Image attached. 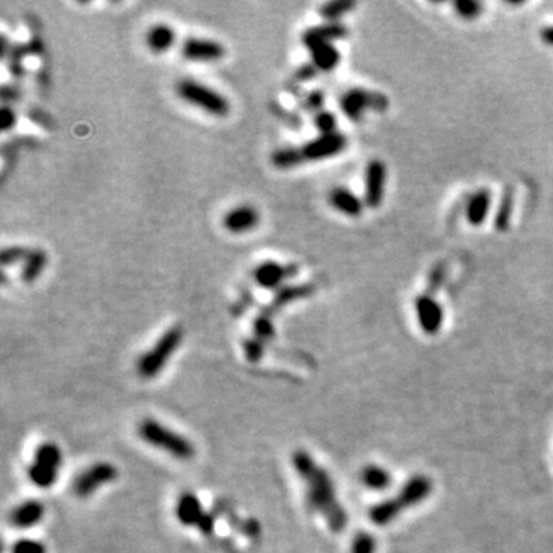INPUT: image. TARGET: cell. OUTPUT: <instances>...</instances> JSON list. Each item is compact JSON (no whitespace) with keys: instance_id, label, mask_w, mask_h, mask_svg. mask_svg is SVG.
Returning <instances> with one entry per match:
<instances>
[{"instance_id":"836d02e7","label":"cell","mask_w":553,"mask_h":553,"mask_svg":"<svg viewBox=\"0 0 553 553\" xmlns=\"http://www.w3.org/2000/svg\"><path fill=\"white\" fill-rule=\"evenodd\" d=\"M375 542L371 535L359 533L352 544V553H374Z\"/></svg>"},{"instance_id":"ba28073f","label":"cell","mask_w":553,"mask_h":553,"mask_svg":"<svg viewBox=\"0 0 553 553\" xmlns=\"http://www.w3.org/2000/svg\"><path fill=\"white\" fill-rule=\"evenodd\" d=\"M346 137L340 133L323 134L304 143L300 151L304 162H319L340 154L346 148Z\"/></svg>"},{"instance_id":"83f0119b","label":"cell","mask_w":553,"mask_h":553,"mask_svg":"<svg viewBox=\"0 0 553 553\" xmlns=\"http://www.w3.org/2000/svg\"><path fill=\"white\" fill-rule=\"evenodd\" d=\"M314 125L320 131V136L323 134H332L337 133V117L332 112L328 111H319L314 117Z\"/></svg>"},{"instance_id":"1f68e13d","label":"cell","mask_w":553,"mask_h":553,"mask_svg":"<svg viewBox=\"0 0 553 553\" xmlns=\"http://www.w3.org/2000/svg\"><path fill=\"white\" fill-rule=\"evenodd\" d=\"M28 254H30V251L22 248V246H11V248H5L2 251V265L10 266V265H14V263H19V261L23 263Z\"/></svg>"},{"instance_id":"30bf717a","label":"cell","mask_w":553,"mask_h":553,"mask_svg":"<svg viewBox=\"0 0 553 553\" xmlns=\"http://www.w3.org/2000/svg\"><path fill=\"white\" fill-rule=\"evenodd\" d=\"M182 56L191 61H214L225 56V47L215 40L188 37L182 45Z\"/></svg>"},{"instance_id":"8d00e7d4","label":"cell","mask_w":553,"mask_h":553,"mask_svg":"<svg viewBox=\"0 0 553 553\" xmlns=\"http://www.w3.org/2000/svg\"><path fill=\"white\" fill-rule=\"evenodd\" d=\"M197 528L201 532H203L205 535H213V532H214V516L205 513L203 516H201V520H200Z\"/></svg>"},{"instance_id":"44dd1931","label":"cell","mask_w":553,"mask_h":553,"mask_svg":"<svg viewBox=\"0 0 553 553\" xmlns=\"http://www.w3.org/2000/svg\"><path fill=\"white\" fill-rule=\"evenodd\" d=\"M47 254L45 251L42 249H32L30 251L28 256H26L23 265H22V270H20V278L23 280L25 283H32L34 280H37L40 275L43 269H45L47 266Z\"/></svg>"},{"instance_id":"d4e9b609","label":"cell","mask_w":553,"mask_h":553,"mask_svg":"<svg viewBox=\"0 0 553 553\" xmlns=\"http://www.w3.org/2000/svg\"><path fill=\"white\" fill-rule=\"evenodd\" d=\"M512 209H513V196H512L511 191H507L506 194L503 196V200H501V203H499L498 213L495 217L496 230L503 231L509 226V222H511V217H512Z\"/></svg>"},{"instance_id":"f546056e","label":"cell","mask_w":553,"mask_h":553,"mask_svg":"<svg viewBox=\"0 0 553 553\" xmlns=\"http://www.w3.org/2000/svg\"><path fill=\"white\" fill-rule=\"evenodd\" d=\"M11 553H47V546L40 541L23 538L13 544Z\"/></svg>"},{"instance_id":"74e56055","label":"cell","mask_w":553,"mask_h":553,"mask_svg":"<svg viewBox=\"0 0 553 553\" xmlns=\"http://www.w3.org/2000/svg\"><path fill=\"white\" fill-rule=\"evenodd\" d=\"M315 73H317V68H315L314 65H304L298 69L295 77L298 78V81H309V78H312L315 76Z\"/></svg>"},{"instance_id":"cb8c5ba5","label":"cell","mask_w":553,"mask_h":553,"mask_svg":"<svg viewBox=\"0 0 553 553\" xmlns=\"http://www.w3.org/2000/svg\"><path fill=\"white\" fill-rule=\"evenodd\" d=\"M355 8L354 2L349 0H337V2H328L319 8V14L329 22H337L341 16L347 14Z\"/></svg>"},{"instance_id":"9c48e42d","label":"cell","mask_w":553,"mask_h":553,"mask_svg":"<svg viewBox=\"0 0 553 553\" xmlns=\"http://www.w3.org/2000/svg\"><path fill=\"white\" fill-rule=\"evenodd\" d=\"M386 165L380 160L369 162L364 174V203L369 208H379L383 203L386 189Z\"/></svg>"},{"instance_id":"e575fe53","label":"cell","mask_w":553,"mask_h":553,"mask_svg":"<svg viewBox=\"0 0 553 553\" xmlns=\"http://www.w3.org/2000/svg\"><path fill=\"white\" fill-rule=\"evenodd\" d=\"M16 112L10 107H6V105L2 107V109H0V128H2L4 133H8V131L13 129L16 126Z\"/></svg>"},{"instance_id":"5bb4252c","label":"cell","mask_w":553,"mask_h":553,"mask_svg":"<svg viewBox=\"0 0 553 553\" xmlns=\"http://www.w3.org/2000/svg\"><path fill=\"white\" fill-rule=\"evenodd\" d=\"M417 317L426 333H436L443 324V309L432 297L423 295L415 302Z\"/></svg>"},{"instance_id":"484cf974","label":"cell","mask_w":553,"mask_h":553,"mask_svg":"<svg viewBox=\"0 0 553 553\" xmlns=\"http://www.w3.org/2000/svg\"><path fill=\"white\" fill-rule=\"evenodd\" d=\"M363 481L371 489H383L389 484V475L388 472L380 468L369 466L363 470Z\"/></svg>"},{"instance_id":"4dcf8cb0","label":"cell","mask_w":553,"mask_h":553,"mask_svg":"<svg viewBox=\"0 0 553 553\" xmlns=\"http://www.w3.org/2000/svg\"><path fill=\"white\" fill-rule=\"evenodd\" d=\"M453 8L456 10V14L461 16L463 19L472 20L480 16L481 13V4L470 2V0H461V2H455Z\"/></svg>"},{"instance_id":"e0dca14e","label":"cell","mask_w":553,"mask_h":553,"mask_svg":"<svg viewBox=\"0 0 553 553\" xmlns=\"http://www.w3.org/2000/svg\"><path fill=\"white\" fill-rule=\"evenodd\" d=\"M175 37H177V34L168 23H155L148 30L145 42L154 54H163V52L171 49L175 43Z\"/></svg>"},{"instance_id":"ffe728a7","label":"cell","mask_w":553,"mask_h":553,"mask_svg":"<svg viewBox=\"0 0 553 553\" xmlns=\"http://www.w3.org/2000/svg\"><path fill=\"white\" fill-rule=\"evenodd\" d=\"M311 52V59H312V65L320 69V71H332L335 69L340 64V52L338 49L332 45V43H324V45H319L312 49Z\"/></svg>"},{"instance_id":"d6a6232c","label":"cell","mask_w":553,"mask_h":553,"mask_svg":"<svg viewBox=\"0 0 553 553\" xmlns=\"http://www.w3.org/2000/svg\"><path fill=\"white\" fill-rule=\"evenodd\" d=\"M263 350H265V346H263V341L257 337L244 341V354L251 363L260 362L263 357Z\"/></svg>"},{"instance_id":"603a6c76","label":"cell","mask_w":553,"mask_h":553,"mask_svg":"<svg viewBox=\"0 0 553 553\" xmlns=\"http://www.w3.org/2000/svg\"><path fill=\"white\" fill-rule=\"evenodd\" d=\"M314 292L312 285H298V286H283L277 292L274 298V306L280 307L286 303H291L294 300H300V298L309 297Z\"/></svg>"},{"instance_id":"7402d4cb","label":"cell","mask_w":553,"mask_h":553,"mask_svg":"<svg viewBox=\"0 0 553 553\" xmlns=\"http://www.w3.org/2000/svg\"><path fill=\"white\" fill-rule=\"evenodd\" d=\"M270 162L278 170H289L304 162L300 148H282L270 155Z\"/></svg>"},{"instance_id":"7a4b0ae2","label":"cell","mask_w":553,"mask_h":553,"mask_svg":"<svg viewBox=\"0 0 553 553\" xmlns=\"http://www.w3.org/2000/svg\"><path fill=\"white\" fill-rule=\"evenodd\" d=\"M138 435L149 446H154L177 460H191L196 453L194 446L188 438L174 432L155 420L142 421L138 426Z\"/></svg>"},{"instance_id":"5b68a950","label":"cell","mask_w":553,"mask_h":553,"mask_svg":"<svg viewBox=\"0 0 553 553\" xmlns=\"http://www.w3.org/2000/svg\"><path fill=\"white\" fill-rule=\"evenodd\" d=\"M64 461L61 451L54 443H43L34 453V461L28 468V477L32 484L40 489H48L56 484L59 469Z\"/></svg>"},{"instance_id":"8fae6325","label":"cell","mask_w":553,"mask_h":553,"mask_svg":"<svg viewBox=\"0 0 553 553\" xmlns=\"http://www.w3.org/2000/svg\"><path fill=\"white\" fill-rule=\"evenodd\" d=\"M260 214L251 205H239L227 210L223 217V226L232 234H243L254 230L258 225Z\"/></svg>"},{"instance_id":"6da1fadb","label":"cell","mask_w":553,"mask_h":553,"mask_svg":"<svg viewBox=\"0 0 553 553\" xmlns=\"http://www.w3.org/2000/svg\"><path fill=\"white\" fill-rule=\"evenodd\" d=\"M292 464L307 489V499L311 507L323 515L331 530L340 532L346 528L347 516L340 506L333 482L326 470L321 469L312 456L304 451H297L292 455Z\"/></svg>"},{"instance_id":"ac0fdd59","label":"cell","mask_w":553,"mask_h":553,"mask_svg":"<svg viewBox=\"0 0 553 553\" xmlns=\"http://www.w3.org/2000/svg\"><path fill=\"white\" fill-rule=\"evenodd\" d=\"M329 205L347 217H358L363 213V201L346 188H335L329 192Z\"/></svg>"},{"instance_id":"f35d334b","label":"cell","mask_w":553,"mask_h":553,"mask_svg":"<svg viewBox=\"0 0 553 553\" xmlns=\"http://www.w3.org/2000/svg\"><path fill=\"white\" fill-rule=\"evenodd\" d=\"M542 40L549 43V45H553V26H549V28L542 30Z\"/></svg>"},{"instance_id":"d590c367","label":"cell","mask_w":553,"mask_h":553,"mask_svg":"<svg viewBox=\"0 0 553 553\" xmlns=\"http://www.w3.org/2000/svg\"><path fill=\"white\" fill-rule=\"evenodd\" d=\"M324 103V94L321 91H312L306 99V108L311 111H321V107Z\"/></svg>"},{"instance_id":"f1b7e54d","label":"cell","mask_w":553,"mask_h":553,"mask_svg":"<svg viewBox=\"0 0 553 553\" xmlns=\"http://www.w3.org/2000/svg\"><path fill=\"white\" fill-rule=\"evenodd\" d=\"M254 332H256V337L261 341L270 340L275 335L274 324H272L270 319L266 317V315H258V317L254 320Z\"/></svg>"},{"instance_id":"2e32d148","label":"cell","mask_w":553,"mask_h":553,"mask_svg":"<svg viewBox=\"0 0 553 553\" xmlns=\"http://www.w3.org/2000/svg\"><path fill=\"white\" fill-rule=\"evenodd\" d=\"M175 515L183 525H198L201 516L205 515L200 499L192 492H184L180 495L177 506H175Z\"/></svg>"},{"instance_id":"8992f818","label":"cell","mask_w":553,"mask_h":553,"mask_svg":"<svg viewBox=\"0 0 553 553\" xmlns=\"http://www.w3.org/2000/svg\"><path fill=\"white\" fill-rule=\"evenodd\" d=\"M117 475L119 472L114 464L95 463L93 466L85 469L81 475L76 478L73 484L74 494L81 498L91 496L93 494H95V490L116 480Z\"/></svg>"},{"instance_id":"7c38bea8","label":"cell","mask_w":553,"mask_h":553,"mask_svg":"<svg viewBox=\"0 0 553 553\" xmlns=\"http://www.w3.org/2000/svg\"><path fill=\"white\" fill-rule=\"evenodd\" d=\"M294 266H282L277 261H263L254 269V282L265 289H277L285 280L294 274Z\"/></svg>"},{"instance_id":"4316f807","label":"cell","mask_w":553,"mask_h":553,"mask_svg":"<svg viewBox=\"0 0 553 553\" xmlns=\"http://www.w3.org/2000/svg\"><path fill=\"white\" fill-rule=\"evenodd\" d=\"M406 492L405 494V501L409 503H417L421 498H424L429 492V482L424 478H415L414 481H410V484L405 487Z\"/></svg>"},{"instance_id":"4fadbf2b","label":"cell","mask_w":553,"mask_h":553,"mask_svg":"<svg viewBox=\"0 0 553 553\" xmlns=\"http://www.w3.org/2000/svg\"><path fill=\"white\" fill-rule=\"evenodd\" d=\"M346 34L347 30L345 25L338 22H328L306 30L302 36V42L307 49H312L319 45H324V43H332V40L343 39Z\"/></svg>"},{"instance_id":"9a60e30c","label":"cell","mask_w":553,"mask_h":553,"mask_svg":"<svg viewBox=\"0 0 553 553\" xmlns=\"http://www.w3.org/2000/svg\"><path fill=\"white\" fill-rule=\"evenodd\" d=\"M45 515V507L36 499H28L17 506L10 515V521L17 529H30L39 524Z\"/></svg>"},{"instance_id":"52a82bcc","label":"cell","mask_w":553,"mask_h":553,"mask_svg":"<svg viewBox=\"0 0 553 553\" xmlns=\"http://www.w3.org/2000/svg\"><path fill=\"white\" fill-rule=\"evenodd\" d=\"M388 99L381 94L371 93L366 90H350L340 100L341 111H343L350 120H359L363 117L366 109L384 111L388 108Z\"/></svg>"},{"instance_id":"3957f363","label":"cell","mask_w":553,"mask_h":553,"mask_svg":"<svg viewBox=\"0 0 553 553\" xmlns=\"http://www.w3.org/2000/svg\"><path fill=\"white\" fill-rule=\"evenodd\" d=\"M183 340V329L172 326L157 340V343L145 352L137 362V372L142 379H154L159 375L170 358L175 354Z\"/></svg>"},{"instance_id":"277c9868","label":"cell","mask_w":553,"mask_h":553,"mask_svg":"<svg viewBox=\"0 0 553 553\" xmlns=\"http://www.w3.org/2000/svg\"><path fill=\"white\" fill-rule=\"evenodd\" d=\"M175 91H177L182 100L192 105V107L203 109L210 116L225 117L230 114L231 107L225 95L206 86L205 83L192 81V78H183L175 86Z\"/></svg>"},{"instance_id":"d6986e66","label":"cell","mask_w":553,"mask_h":553,"mask_svg":"<svg viewBox=\"0 0 553 553\" xmlns=\"http://www.w3.org/2000/svg\"><path fill=\"white\" fill-rule=\"evenodd\" d=\"M490 203H492V197H490V192L487 189L477 191L475 194L469 198L468 205H466L468 222L472 226H480V225L484 223V220L489 215Z\"/></svg>"}]
</instances>
